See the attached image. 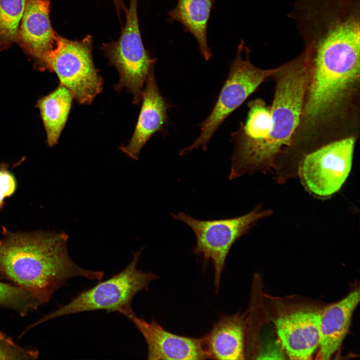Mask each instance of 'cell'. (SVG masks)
<instances>
[{"mask_svg":"<svg viewBox=\"0 0 360 360\" xmlns=\"http://www.w3.org/2000/svg\"><path fill=\"white\" fill-rule=\"evenodd\" d=\"M0 280L32 294L41 304L73 278L101 280L104 273L82 268L70 258L64 232H12L2 228Z\"/></svg>","mask_w":360,"mask_h":360,"instance_id":"1","label":"cell"},{"mask_svg":"<svg viewBox=\"0 0 360 360\" xmlns=\"http://www.w3.org/2000/svg\"><path fill=\"white\" fill-rule=\"evenodd\" d=\"M272 77L276 85L270 132L262 141L234 146L230 180L274 166L284 148H290L299 126L308 78L303 56L276 67Z\"/></svg>","mask_w":360,"mask_h":360,"instance_id":"2","label":"cell"},{"mask_svg":"<svg viewBox=\"0 0 360 360\" xmlns=\"http://www.w3.org/2000/svg\"><path fill=\"white\" fill-rule=\"evenodd\" d=\"M143 250L132 253V260L122 272L82 292L68 304L44 316L27 328L63 316L98 310L118 312L128 318L134 312L132 302L134 296L142 290H148L150 282L159 278L150 272L137 268Z\"/></svg>","mask_w":360,"mask_h":360,"instance_id":"3","label":"cell"},{"mask_svg":"<svg viewBox=\"0 0 360 360\" xmlns=\"http://www.w3.org/2000/svg\"><path fill=\"white\" fill-rule=\"evenodd\" d=\"M244 44L242 40L217 101L200 124V135L192 144L180 151V155L188 154L200 147L205 150L211 138L226 118L274 72L276 68L264 70L254 66L250 60V49Z\"/></svg>","mask_w":360,"mask_h":360,"instance_id":"4","label":"cell"},{"mask_svg":"<svg viewBox=\"0 0 360 360\" xmlns=\"http://www.w3.org/2000/svg\"><path fill=\"white\" fill-rule=\"evenodd\" d=\"M270 213L259 206L244 215L218 220H198L184 212L171 214L174 219L184 222L193 231L196 240L193 253L200 256L204 264L210 262L214 264V285L218 293L226 258L232 247L256 222Z\"/></svg>","mask_w":360,"mask_h":360,"instance_id":"5","label":"cell"},{"mask_svg":"<svg viewBox=\"0 0 360 360\" xmlns=\"http://www.w3.org/2000/svg\"><path fill=\"white\" fill-rule=\"evenodd\" d=\"M92 50L90 35L74 40L58 34L44 62L80 104H90L102 88L103 80L94 66Z\"/></svg>","mask_w":360,"mask_h":360,"instance_id":"6","label":"cell"},{"mask_svg":"<svg viewBox=\"0 0 360 360\" xmlns=\"http://www.w3.org/2000/svg\"><path fill=\"white\" fill-rule=\"evenodd\" d=\"M138 0H130L126 13V22L120 36L102 44V50L110 64L118 72L120 80L116 90L125 88L133 96L138 105L142 100L144 84L154 62L142 42L138 16Z\"/></svg>","mask_w":360,"mask_h":360,"instance_id":"7","label":"cell"},{"mask_svg":"<svg viewBox=\"0 0 360 360\" xmlns=\"http://www.w3.org/2000/svg\"><path fill=\"white\" fill-rule=\"evenodd\" d=\"M356 140L350 136L332 141L304 156L298 172L310 192L325 197L340 188L351 170Z\"/></svg>","mask_w":360,"mask_h":360,"instance_id":"8","label":"cell"},{"mask_svg":"<svg viewBox=\"0 0 360 360\" xmlns=\"http://www.w3.org/2000/svg\"><path fill=\"white\" fill-rule=\"evenodd\" d=\"M143 336L148 360L209 359L204 336L193 338L171 333L154 320L147 322L134 312L128 318Z\"/></svg>","mask_w":360,"mask_h":360,"instance_id":"9","label":"cell"},{"mask_svg":"<svg viewBox=\"0 0 360 360\" xmlns=\"http://www.w3.org/2000/svg\"><path fill=\"white\" fill-rule=\"evenodd\" d=\"M320 312L299 310L279 316L275 321L278 337L290 359H311L320 344Z\"/></svg>","mask_w":360,"mask_h":360,"instance_id":"10","label":"cell"},{"mask_svg":"<svg viewBox=\"0 0 360 360\" xmlns=\"http://www.w3.org/2000/svg\"><path fill=\"white\" fill-rule=\"evenodd\" d=\"M50 0H26L16 42L43 64L58 36L50 18Z\"/></svg>","mask_w":360,"mask_h":360,"instance_id":"11","label":"cell"},{"mask_svg":"<svg viewBox=\"0 0 360 360\" xmlns=\"http://www.w3.org/2000/svg\"><path fill=\"white\" fill-rule=\"evenodd\" d=\"M142 92V105L132 136L127 145L120 149L135 160L150 138L160 130L168 120V104L160 94L154 77V69L146 80Z\"/></svg>","mask_w":360,"mask_h":360,"instance_id":"12","label":"cell"},{"mask_svg":"<svg viewBox=\"0 0 360 360\" xmlns=\"http://www.w3.org/2000/svg\"><path fill=\"white\" fill-rule=\"evenodd\" d=\"M359 301V290H355L320 312L319 359H330L340 348Z\"/></svg>","mask_w":360,"mask_h":360,"instance_id":"13","label":"cell"},{"mask_svg":"<svg viewBox=\"0 0 360 360\" xmlns=\"http://www.w3.org/2000/svg\"><path fill=\"white\" fill-rule=\"evenodd\" d=\"M246 327L239 314L224 316L204 336L210 359H245Z\"/></svg>","mask_w":360,"mask_h":360,"instance_id":"14","label":"cell"},{"mask_svg":"<svg viewBox=\"0 0 360 360\" xmlns=\"http://www.w3.org/2000/svg\"><path fill=\"white\" fill-rule=\"evenodd\" d=\"M213 5L214 0H178L176 6L168 12V21L178 22L186 32L194 36L206 61L212 56L206 32Z\"/></svg>","mask_w":360,"mask_h":360,"instance_id":"15","label":"cell"},{"mask_svg":"<svg viewBox=\"0 0 360 360\" xmlns=\"http://www.w3.org/2000/svg\"><path fill=\"white\" fill-rule=\"evenodd\" d=\"M72 98L70 90L61 84L38 102V106L46 132L48 143L51 146L57 143L65 126Z\"/></svg>","mask_w":360,"mask_h":360,"instance_id":"16","label":"cell"},{"mask_svg":"<svg viewBox=\"0 0 360 360\" xmlns=\"http://www.w3.org/2000/svg\"><path fill=\"white\" fill-rule=\"evenodd\" d=\"M26 0H0V50L17 42Z\"/></svg>","mask_w":360,"mask_h":360,"instance_id":"17","label":"cell"},{"mask_svg":"<svg viewBox=\"0 0 360 360\" xmlns=\"http://www.w3.org/2000/svg\"><path fill=\"white\" fill-rule=\"evenodd\" d=\"M42 304L30 293L0 280V306L11 309L24 316Z\"/></svg>","mask_w":360,"mask_h":360,"instance_id":"18","label":"cell"},{"mask_svg":"<svg viewBox=\"0 0 360 360\" xmlns=\"http://www.w3.org/2000/svg\"><path fill=\"white\" fill-rule=\"evenodd\" d=\"M38 355L37 350L20 346L0 331V360H34Z\"/></svg>","mask_w":360,"mask_h":360,"instance_id":"19","label":"cell"},{"mask_svg":"<svg viewBox=\"0 0 360 360\" xmlns=\"http://www.w3.org/2000/svg\"><path fill=\"white\" fill-rule=\"evenodd\" d=\"M16 188V180L14 176L5 164L0 166V208L6 197L10 196Z\"/></svg>","mask_w":360,"mask_h":360,"instance_id":"20","label":"cell"},{"mask_svg":"<svg viewBox=\"0 0 360 360\" xmlns=\"http://www.w3.org/2000/svg\"><path fill=\"white\" fill-rule=\"evenodd\" d=\"M114 2L118 16H120V11L122 10L124 12H126L127 8H126L123 0H113Z\"/></svg>","mask_w":360,"mask_h":360,"instance_id":"21","label":"cell"},{"mask_svg":"<svg viewBox=\"0 0 360 360\" xmlns=\"http://www.w3.org/2000/svg\"><path fill=\"white\" fill-rule=\"evenodd\" d=\"M305 57H306V56H305ZM306 59H307V58H306ZM318 59H321V58H318ZM314 60H316V59H314Z\"/></svg>","mask_w":360,"mask_h":360,"instance_id":"22","label":"cell"}]
</instances>
